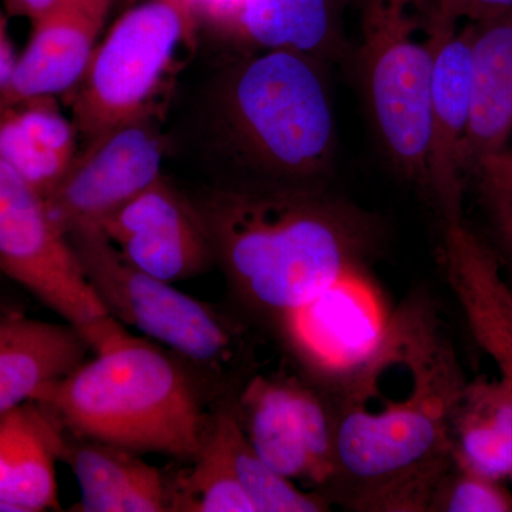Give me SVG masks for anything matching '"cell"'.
<instances>
[{"label":"cell","instance_id":"obj_28","mask_svg":"<svg viewBox=\"0 0 512 512\" xmlns=\"http://www.w3.org/2000/svg\"><path fill=\"white\" fill-rule=\"evenodd\" d=\"M187 3L197 25L204 20L225 33L237 12L239 0H187Z\"/></svg>","mask_w":512,"mask_h":512},{"label":"cell","instance_id":"obj_32","mask_svg":"<svg viewBox=\"0 0 512 512\" xmlns=\"http://www.w3.org/2000/svg\"><path fill=\"white\" fill-rule=\"evenodd\" d=\"M130 2L134 5V3L141 2V0H130ZM164 2L173 3L174 6H177V8L180 9L185 16H187V19L190 20L192 25L197 28V22H195L194 18H192L190 9H188L187 0H164Z\"/></svg>","mask_w":512,"mask_h":512},{"label":"cell","instance_id":"obj_16","mask_svg":"<svg viewBox=\"0 0 512 512\" xmlns=\"http://www.w3.org/2000/svg\"><path fill=\"white\" fill-rule=\"evenodd\" d=\"M63 441L59 421L35 400L0 416V505L6 512L62 510L56 461Z\"/></svg>","mask_w":512,"mask_h":512},{"label":"cell","instance_id":"obj_4","mask_svg":"<svg viewBox=\"0 0 512 512\" xmlns=\"http://www.w3.org/2000/svg\"><path fill=\"white\" fill-rule=\"evenodd\" d=\"M326 64L261 50L225 77L217 127L225 154L247 175L239 184L328 187L338 128Z\"/></svg>","mask_w":512,"mask_h":512},{"label":"cell","instance_id":"obj_30","mask_svg":"<svg viewBox=\"0 0 512 512\" xmlns=\"http://www.w3.org/2000/svg\"><path fill=\"white\" fill-rule=\"evenodd\" d=\"M12 42L9 39L8 22L0 12V90L8 84L16 64Z\"/></svg>","mask_w":512,"mask_h":512},{"label":"cell","instance_id":"obj_9","mask_svg":"<svg viewBox=\"0 0 512 512\" xmlns=\"http://www.w3.org/2000/svg\"><path fill=\"white\" fill-rule=\"evenodd\" d=\"M234 407L259 457L323 497L336 467V413L329 392L302 376L258 375L238 390Z\"/></svg>","mask_w":512,"mask_h":512},{"label":"cell","instance_id":"obj_17","mask_svg":"<svg viewBox=\"0 0 512 512\" xmlns=\"http://www.w3.org/2000/svg\"><path fill=\"white\" fill-rule=\"evenodd\" d=\"M470 127L464 146L467 181L512 134V10L470 23Z\"/></svg>","mask_w":512,"mask_h":512},{"label":"cell","instance_id":"obj_13","mask_svg":"<svg viewBox=\"0 0 512 512\" xmlns=\"http://www.w3.org/2000/svg\"><path fill=\"white\" fill-rule=\"evenodd\" d=\"M471 25L441 32L431 79L426 187L443 225L463 221L464 146L470 127Z\"/></svg>","mask_w":512,"mask_h":512},{"label":"cell","instance_id":"obj_33","mask_svg":"<svg viewBox=\"0 0 512 512\" xmlns=\"http://www.w3.org/2000/svg\"><path fill=\"white\" fill-rule=\"evenodd\" d=\"M0 512H6L5 507H3V505H0Z\"/></svg>","mask_w":512,"mask_h":512},{"label":"cell","instance_id":"obj_19","mask_svg":"<svg viewBox=\"0 0 512 512\" xmlns=\"http://www.w3.org/2000/svg\"><path fill=\"white\" fill-rule=\"evenodd\" d=\"M89 353V343L69 323L0 308V416L82 365Z\"/></svg>","mask_w":512,"mask_h":512},{"label":"cell","instance_id":"obj_27","mask_svg":"<svg viewBox=\"0 0 512 512\" xmlns=\"http://www.w3.org/2000/svg\"><path fill=\"white\" fill-rule=\"evenodd\" d=\"M485 204L512 198V150L500 151L487 158L471 175Z\"/></svg>","mask_w":512,"mask_h":512},{"label":"cell","instance_id":"obj_25","mask_svg":"<svg viewBox=\"0 0 512 512\" xmlns=\"http://www.w3.org/2000/svg\"><path fill=\"white\" fill-rule=\"evenodd\" d=\"M426 512H512V494L503 481L453 461L434 488Z\"/></svg>","mask_w":512,"mask_h":512},{"label":"cell","instance_id":"obj_14","mask_svg":"<svg viewBox=\"0 0 512 512\" xmlns=\"http://www.w3.org/2000/svg\"><path fill=\"white\" fill-rule=\"evenodd\" d=\"M113 0H60L33 19L28 47L0 90V107L67 93L82 79Z\"/></svg>","mask_w":512,"mask_h":512},{"label":"cell","instance_id":"obj_10","mask_svg":"<svg viewBox=\"0 0 512 512\" xmlns=\"http://www.w3.org/2000/svg\"><path fill=\"white\" fill-rule=\"evenodd\" d=\"M392 311L363 268L296 313L276 340L302 377L330 390L376 349Z\"/></svg>","mask_w":512,"mask_h":512},{"label":"cell","instance_id":"obj_18","mask_svg":"<svg viewBox=\"0 0 512 512\" xmlns=\"http://www.w3.org/2000/svg\"><path fill=\"white\" fill-rule=\"evenodd\" d=\"M60 460L72 468L82 491L76 511H170V480L141 454L64 431Z\"/></svg>","mask_w":512,"mask_h":512},{"label":"cell","instance_id":"obj_6","mask_svg":"<svg viewBox=\"0 0 512 512\" xmlns=\"http://www.w3.org/2000/svg\"><path fill=\"white\" fill-rule=\"evenodd\" d=\"M84 276L106 311L123 326L173 350L202 382L222 379L237 362L241 332L207 303L130 264L100 227L66 232Z\"/></svg>","mask_w":512,"mask_h":512},{"label":"cell","instance_id":"obj_21","mask_svg":"<svg viewBox=\"0 0 512 512\" xmlns=\"http://www.w3.org/2000/svg\"><path fill=\"white\" fill-rule=\"evenodd\" d=\"M77 131L55 97L0 107V161L43 198L49 197L77 154Z\"/></svg>","mask_w":512,"mask_h":512},{"label":"cell","instance_id":"obj_2","mask_svg":"<svg viewBox=\"0 0 512 512\" xmlns=\"http://www.w3.org/2000/svg\"><path fill=\"white\" fill-rule=\"evenodd\" d=\"M195 204L235 302L275 339L323 292L367 268L379 245L376 218L328 187L227 185Z\"/></svg>","mask_w":512,"mask_h":512},{"label":"cell","instance_id":"obj_20","mask_svg":"<svg viewBox=\"0 0 512 512\" xmlns=\"http://www.w3.org/2000/svg\"><path fill=\"white\" fill-rule=\"evenodd\" d=\"M258 50H293L325 63L350 60L342 0H239L227 30Z\"/></svg>","mask_w":512,"mask_h":512},{"label":"cell","instance_id":"obj_24","mask_svg":"<svg viewBox=\"0 0 512 512\" xmlns=\"http://www.w3.org/2000/svg\"><path fill=\"white\" fill-rule=\"evenodd\" d=\"M227 402V434L235 473L256 512H323L330 504L322 495L305 491L268 466L241 429L234 407Z\"/></svg>","mask_w":512,"mask_h":512},{"label":"cell","instance_id":"obj_23","mask_svg":"<svg viewBox=\"0 0 512 512\" xmlns=\"http://www.w3.org/2000/svg\"><path fill=\"white\" fill-rule=\"evenodd\" d=\"M228 399L221 400L212 414L204 444L190 470L170 481L171 512H256L232 463Z\"/></svg>","mask_w":512,"mask_h":512},{"label":"cell","instance_id":"obj_12","mask_svg":"<svg viewBox=\"0 0 512 512\" xmlns=\"http://www.w3.org/2000/svg\"><path fill=\"white\" fill-rule=\"evenodd\" d=\"M130 264L161 281H187L215 265L197 204L163 177L100 224Z\"/></svg>","mask_w":512,"mask_h":512},{"label":"cell","instance_id":"obj_26","mask_svg":"<svg viewBox=\"0 0 512 512\" xmlns=\"http://www.w3.org/2000/svg\"><path fill=\"white\" fill-rule=\"evenodd\" d=\"M433 22L444 26L477 23L512 10V0H431Z\"/></svg>","mask_w":512,"mask_h":512},{"label":"cell","instance_id":"obj_8","mask_svg":"<svg viewBox=\"0 0 512 512\" xmlns=\"http://www.w3.org/2000/svg\"><path fill=\"white\" fill-rule=\"evenodd\" d=\"M0 271L73 326L93 353L131 335L97 298L45 198L2 161Z\"/></svg>","mask_w":512,"mask_h":512},{"label":"cell","instance_id":"obj_31","mask_svg":"<svg viewBox=\"0 0 512 512\" xmlns=\"http://www.w3.org/2000/svg\"><path fill=\"white\" fill-rule=\"evenodd\" d=\"M59 2L60 0H5V5L9 15L23 16V18L33 20L39 18Z\"/></svg>","mask_w":512,"mask_h":512},{"label":"cell","instance_id":"obj_5","mask_svg":"<svg viewBox=\"0 0 512 512\" xmlns=\"http://www.w3.org/2000/svg\"><path fill=\"white\" fill-rule=\"evenodd\" d=\"M431 0H362L353 50L367 116L390 164L424 192L431 79L441 32Z\"/></svg>","mask_w":512,"mask_h":512},{"label":"cell","instance_id":"obj_7","mask_svg":"<svg viewBox=\"0 0 512 512\" xmlns=\"http://www.w3.org/2000/svg\"><path fill=\"white\" fill-rule=\"evenodd\" d=\"M195 26L173 3L141 0L116 20L73 87L72 121L84 144L111 128L151 116L178 47Z\"/></svg>","mask_w":512,"mask_h":512},{"label":"cell","instance_id":"obj_22","mask_svg":"<svg viewBox=\"0 0 512 512\" xmlns=\"http://www.w3.org/2000/svg\"><path fill=\"white\" fill-rule=\"evenodd\" d=\"M453 460L495 480H512V394L500 379L466 383L448 420Z\"/></svg>","mask_w":512,"mask_h":512},{"label":"cell","instance_id":"obj_29","mask_svg":"<svg viewBox=\"0 0 512 512\" xmlns=\"http://www.w3.org/2000/svg\"><path fill=\"white\" fill-rule=\"evenodd\" d=\"M487 205L490 211L498 241L503 248L508 262L512 266V198L511 200L490 202Z\"/></svg>","mask_w":512,"mask_h":512},{"label":"cell","instance_id":"obj_15","mask_svg":"<svg viewBox=\"0 0 512 512\" xmlns=\"http://www.w3.org/2000/svg\"><path fill=\"white\" fill-rule=\"evenodd\" d=\"M440 264L474 339L512 394V285L497 255L463 220L443 225Z\"/></svg>","mask_w":512,"mask_h":512},{"label":"cell","instance_id":"obj_1","mask_svg":"<svg viewBox=\"0 0 512 512\" xmlns=\"http://www.w3.org/2000/svg\"><path fill=\"white\" fill-rule=\"evenodd\" d=\"M427 296L393 309L365 362L333 389L336 467L323 497L350 511L426 512L453 464L448 420L466 386Z\"/></svg>","mask_w":512,"mask_h":512},{"label":"cell","instance_id":"obj_3","mask_svg":"<svg viewBox=\"0 0 512 512\" xmlns=\"http://www.w3.org/2000/svg\"><path fill=\"white\" fill-rule=\"evenodd\" d=\"M32 400L73 436L180 461L197 458L211 419L187 363L133 335L43 384Z\"/></svg>","mask_w":512,"mask_h":512},{"label":"cell","instance_id":"obj_11","mask_svg":"<svg viewBox=\"0 0 512 512\" xmlns=\"http://www.w3.org/2000/svg\"><path fill=\"white\" fill-rule=\"evenodd\" d=\"M164 138L150 117L121 124L84 144L46 198L64 234L82 225L100 227L114 211L161 175Z\"/></svg>","mask_w":512,"mask_h":512}]
</instances>
